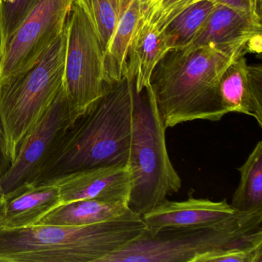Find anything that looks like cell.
<instances>
[{
    "mask_svg": "<svg viewBox=\"0 0 262 262\" xmlns=\"http://www.w3.org/2000/svg\"><path fill=\"white\" fill-rule=\"evenodd\" d=\"M5 201V195L3 192L2 188H0V202H4Z\"/></svg>",
    "mask_w": 262,
    "mask_h": 262,
    "instance_id": "4316f807",
    "label": "cell"
},
{
    "mask_svg": "<svg viewBox=\"0 0 262 262\" xmlns=\"http://www.w3.org/2000/svg\"><path fill=\"white\" fill-rule=\"evenodd\" d=\"M67 42L65 27L33 67L0 81V151L8 167L63 85Z\"/></svg>",
    "mask_w": 262,
    "mask_h": 262,
    "instance_id": "277c9868",
    "label": "cell"
},
{
    "mask_svg": "<svg viewBox=\"0 0 262 262\" xmlns=\"http://www.w3.org/2000/svg\"><path fill=\"white\" fill-rule=\"evenodd\" d=\"M197 1L199 0H142L141 20L161 33L174 18Z\"/></svg>",
    "mask_w": 262,
    "mask_h": 262,
    "instance_id": "7402d4cb",
    "label": "cell"
},
{
    "mask_svg": "<svg viewBox=\"0 0 262 262\" xmlns=\"http://www.w3.org/2000/svg\"><path fill=\"white\" fill-rule=\"evenodd\" d=\"M241 54L227 67L219 83L224 110L242 113L255 119L262 128V67L248 65Z\"/></svg>",
    "mask_w": 262,
    "mask_h": 262,
    "instance_id": "8fae6325",
    "label": "cell"
},
{
    "mask_svg": "<svg viewBox=\"0 0 262 262\" xmlns=\"http://www.w3.org/2000/svg\"><path fill=\"white\" fill-rule=\"evenodd\" d=\"M129 209L125 202L82 199L57 207L42 217L37 225L85 226L116 219Z\"/></svg>",
    "mask_w": 262,
    "mask_h": 262,
    "instance_id": "2e32d148",
    "label": "cell"
},
{
    "mask_svg": "<svg viewBox=\"0 0 262 262\" xmlns=\"http://www.w3.org/2000/svg\"><path fill=\"white\" fill-rule=\"evenodd\" d=\"M146 229L142 215L131 209L85 226L0 228V262H101Z\"/></svg>",
    "mask_w": 262,
    "mask_h": 262,
    "instance_id": "3957f363",
    "label": "cell"
},
{
    "mask_svg": "<svg viewBox=\"0 0 262 262\" xmlns=\"http://www.w3.org/2000/svg\"><path fill=\"white\" fill-rule=\"evenodd\" d=\"M248 53H256L249 43L207 44L168 50L145 89L165 128L194 120H222L228 113L219 96V81L237 56Z\"/></svg>",
    "mask_w": 262,
    "mask_h": 262,
    "instance_id": "6da1fadb",
    "label": "cell"
},
{
    "mask_svg": "<svg viewBox=\"0 0 262 262\" xmlns=\"http://www.w3.org/2000/svg\"><path fill=\"white\" fill-rule=\"evenodd\" d=\"M222 5L232 7L236 10L251 13L261 18L262 0H214Z\"/></svg>",
    "mask_w": 262,
    "mask_h": 262,
    "instance_id": "cb8c5ba5",
    "label": "cell"
},
{
    "mask_svg": "<svg viewBox=\"0 0 262 262\" xmlns=\"http://www.w3.org/2000/svg\"><path fill=\"white\" fill-rule=\"evenodd\" d=\"M39 0L0 1V57L13 33L35 8Z\"/></svg>",
    "mask_w": 262,
    "mask_h": 262,
    "instance_id": "44dd1931",
    "label": "cell"
},
{
    "mask_svg": "<svg viewBox=\"0 0 262 262\" xmlns=\"http://www.w3.org/2000/svg\"><path fill=\"white\" fill-rule=\"evenodd\" d=\"M135 91L129 168L128 207L140 215L178 193L182 180L171 163L165 139L167 128L150 93Z\"/></svg>",
    "mask_w": 262,
    "mask_h": 262,
    "instance_id": "8992f818",
    "label": "cell"
},
{
    "mask_svg": "<svg viewBox=\"0 0 262 262\" xmlns=\"http://www.w3.org/2000/svg\"><path fill=\"white\" fill-rule=\"evenodd\" d=\"M66 27L63 86L78 118L95 105L110 85L105 81V53L80 0H72Z\"/></svg>",
    "mask_w": 262,
    "mask_h": 262,
    "instance_id": "52a82bcc",
    "label": "cell"
},
{
    "mask_svg": "<svg viewBox=\"0 0 262 262\" xmlns=\"http://www.w3.org/2000/svg\"><path fill=\"white\" fill-rule=\"evenodd\" d=\"M135 85L125 77L78 117L65 132L32 183L81 170L128 165L131 154Z\"/></svg>",
    "mask_w": 262,
    "mask_h": 262,
    "instance_id": "7a4b0ae2",
    "label": "cell"
},
{
    "mask_svg": "<svg viewBox=\"0 0 262 262\" xmlns=\"http://www.w3.org/2000/svg\"><path fill=\"white\" fill-rule=\"evenodd\" d=\"M0 1H1V0H0Z\"/></svg>",
    "mask_w": 262,
    "mask_h": 262,
    "instance_id": "83f0119b",
    "label": "cell"
},
{
    "mask_svg": "<svg viewBox=\"0 0 262 262\" xmlns=\"http://www.w3.org/2000/svg\"><path fill=\"white\" fill-rule=\"evenodd\" d=\"M62 205L59 188L50 182L24 185L5 196L0 228L37 225L46 214Z\"/></svg>",
    "mask_w": 262,
    "mask_h": 262,
    "instance_id": "5bb4252c",
    "label": "cell"
},
{
    "mask_svg": "<svg viewBox=\"0 0 262 262\" xmlns=\"http://www.w3.org/2000/svg\"><path fill=\"white\" fill-rule=\"evenodd\" d=\"M262 262V241L209 251L197 256L192 262Z\"/></svg>",
    "mask_w": 262,
    "mask_h": 262,
    "instance_id": "603a6c76",
    "label": "cell"
},
{
    "mask_svg": "<svg viewBox=\"0 0 262 262\" xmlns=\"http://www.w3.org/2000/svg\"><path fill=\"white\" fill-rule=\"evenodd\" d=\"M4 202H0V220L2 219L3 214H4Z\"/></svg>",
    "mask_w": 262,
    "mask_h": 262,
    "instance_id": "484cf974",
    "label": "cell"
},
{
    "mask_svg": "<svg viewBox=\"0 0 262 262\" xmlns=\"http://www.w3.org/2000/svg\"><path fill=\"white\" fill-rule=\"evenodd\" d=\"M217 3L199 0L190 5L172 19L161 34L168 50L191 45L202 33Z\"/></svg>",
    "mask_w": 262,
    "mask_h": 262,
    "instance_id": "ac0fdd59",
    "label": "cell"
},
{
    "mask_svg": "<svg viewBox=\"0 0 262 262\" xmlns=\"http://www.w3.org/2000/svg\"><path fill=\"white\" fill-rule=\"evenodd\" d=\"M237 170L240 182L230 205L238 212L262 211V141Z\"/></svg>",
    "mask_w": 262,
    "mask_h": 262,
    "instance_id": "d6986e66",
    "label": "cell"
},
{
    "mask_svg": "<svg viewBox=\"0 0 262 262\" xmlns=\"http://www.w3.org/2000/svg\"><path fill=\"white\" fill-rule=\"evenodd\" d=\"M7 168H8V165L6 163L4 156H3L2 152L0 151V176H2V174L5 172Z\"/></svg>",
    "mask_w": 262,
    "mask_h": 262,
    "instance_id": "d4e9b609",
    "label": "cell"
},
{
    "mask_svg": "<svg viewBox=\"0 0 262 262\" xmlns=\"http://www.w3.org/2000/svg\"><path fill=\"white\" fill-rule=\"evenodd\" d=\"M168 51L162 34L140 20L128 49L125 75L134 81L136 93L148 86L152 72Z\"/></svg>",
    "mask_w": 262,
    "mask_h": 262,
    "instance_id": "9a60e30c",
    "label": "cell"
},
{
    "mask_svg": "<svg viewBox=\"0 0 262 262\" xmlns=\"http://www.w3.org/2000/svg\"><path fill=\"white\" fill-rule=\"evenodd\" d=\"M261 31V18L217 4L202 33L187 47L249 43L260 53Z\"/></svg>",
    "mask_w": 262,
    "mask_h": 262,
    "instance_id": "4fadbf2b",
    "label": "cell"
},
{
    "mask_svg": "<svg viewBox=\"0 0 262 262\" xmlns=\"http://www.w3.org/2000/svg\"><path fill=\"white\" fill-rule=\"evenodd\" d=\"M72 0H39L0 57V81L30 70L65 29Z\"/></svg>",
    "mask_w": 262,
    "mask_h": 262,
    "instance_id": "9c48e42d",
    "label": "cell"
},
{
    "mask_svg": "<svg viewBox=\"0 0 262 262\" xmlns=\"http://www.w3.org/2000/svg\"><path fill=\"white\" fill-rule=\"evenodd\" d=\"M106 52L116 27L131 0H80Z\"/></svg>",
    "mask_w": 262,
    "mask_h": 262,
    "instance_id": "ffe728a7",
    "label": "cell"
},
{
    "mask_svg": "<svg viewBox=\"0 0 262 262\" xmlns=\"http://www.w3.org/2000/svg\"><path fill=\"white\" fill-rule=\"evenodd\" d=\"M261 223L262 211H251L211 225L146 229L101 262H192L209 251L262 241Z\"/></svg>",
    "mask_w": 262,
    "mask_h": 262,
    "instance_id": "5b68a950",
    "label": "cell"
},
{
    "mask_svg": "<svg viewBox=\"0 0 262 262\" xmlns=\"http://www.w3.org/2000/svg\"><path fill=\"white\" fill-rule=\"evenodd\" d=\"M226 199L214 202L190 197L184 201L168 199L142 215L150 232L165 228L200 226L219 223L235 215Z\"/></svg>",
    "mask_w": 262,
    "mask_h": 262,
    "instance_id": "7c38bea8",
    "label": "cell"
},
{
    "mask_svg": "<svg viewBox=\"0 0 262 262\" xmlns=\"http://www.w3.org/2000/svg\"><path fill=\"white\" fill-rule=\"evenodd\" d=\"M76 119L62 85L41 120L23 139L13 162L0 176L4 195L34 181L60 138Z\"/></svg>",
    "mask_w": 262,
    "mask_h": 262,
    "instance_id": "ba28073f",
    "label": "cell"
},
{
    "mask_svg": "<svg viewBox=\"0 0 262 262\" xmlns=\"http://www.w3.org/2000/svg\"><path fill=\"white\" fill-rule=\"evenodd\" d=\"M44 182L54 184L59 188L62 205L82 199L128 204L132 188L128 165L95 167Z\"/></svg>",
    "mask_w": 262,
    "mask_h": 262,
    "instance_id": "30bf717a",
    "label": "cell"
},
{
    "mask_svg": "<svg viewBox=\"0 0 262 262\" xmlns=\"http://www.w3.org/2000/svg\"><path fill=\"white\" fill-rule=\"evenodd\" d=\"M142 13V0H131L116 27L104 57L105 81L108 85L125 77L128 49Z\"/></svg>",
    "mask_w": 262,
    "mask_h": 262,
    "instance_id": "e0dca14e",
    "label": "cell"
}]
</instances>
